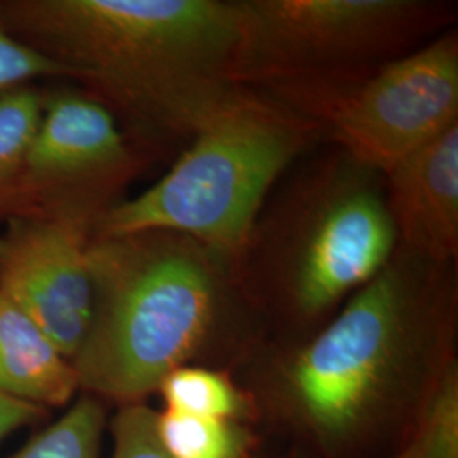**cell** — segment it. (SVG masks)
I'll return each instance as SVG.
<instances>
[{
    "instance_id": "4",
    "label": "cell",
    "mask_w": 458,
    "mask_h": 458,
    "mask_svg": "<svg viewBox=\"0 0 458 458\" xmlns=\"http://www.w3.org/2000/svg\"><path fill=\"white\" fill-rule=\"evenodd\" d=\"M319 130L311 117L243 87L197 130L160 181L100 214L94 236L175 233L238 267L265 199Z\"/></svg>"
},
{
    "instance_id": "5",
    "label": "cell",
    "mask_w": 458,
    "mask_h": 458,
    "mask_svg": "<svg viewBox=\"0 0 458 458\" xmlns=\"http://www.w3.org/2000/svg\"><path fill=\"white\" fill-rule=\"evenodd\" d=\"M342 157L312 174L285 202L259 265L238 268L265 323L280 319L295 333H311L397 251L380 174Z\"/></svg>"
},
{
    "instance_id": "1",
    "label": "cell",
    "mask_w": 458,
    "mask_h": 458,
    "mask_svg": "<svg viewBox=\"0 0 458 458\" xmlns=\"http://www.w3.org/2000/svg\"><path fill=\"white\" fill-rule=\"evenodd\" d=\"M457 314L455 265L397 250L321 327L267 340L240 384L311 458H391L457 363Z\"/></svg>"
},
{
    "instance_id": "6",
    "label": "cell",
    "mask_w": 458,
    "mask_h": 458,
    "mask_svg": "<svg viewBox=\"0 0 458 458\" xmlns=\"http://www.w3.org/2000/svg\"><path fill=\"white\" fill-rule=\"evenodd\" d=\"M240 87H260L323 126L327 111L450 9L414 0H242Z\"/></svg>"
},
{
    "instance_id": "18",
    "label": "cell",
    "mask_w": 458,
    "mask_h": 458,
    "mask_svg": "<svg viewBox=\"0 0 458 458\" xmlns=\"http://www.w3.org/2000/svg\"><path fill=\"white\" fill-rule=\"evenodd\" d=\"M41 77H66L65 70L0 26V96Z\"/></svg>"
},
{
    "instance_id": "16",
    "label": "cell",
    "mask_w": 458,
    "mask_h": 458,
    "mask_svg": "<svg viewBox=\"0 0 458 458\" xmlns=\"http://www.w3.org/2000/svg\"><path fill=\"white\" fill-rule=\"evenodd\" d=\"M391 458H458V361L446 370L410 438Z\"/></svg>"
},
{
    "instance_id": "19",
    "label": "cell",
    "mask_w": 458,
    "mask_h": 458,
    "mask_svg": "<svg viewBox=\"0 0 458 458\" xmlns=\"http://www.w3.org/2000/svg\"><path fill=\"white\" fill-rule=\"evenodd\" d=\"M48 412L0 394V443L19 429L39 423Z\"/></svg>"
},
{
    "instance_id": "20",
    "label": "cell",
    "mask_w": 458,
    "mask_h": 458,
    "mask_svg": "<svg viewBox=\"0 0 458 458\" xmlns=\"http://www.w3.org/2000/svg\"><path fill=\"white\" fill-rule=\"evenodd\" d=\"M282 458H311L304 450H301L299 446H294V445H291V448L287 450V454L284 455Z\"/></svg>"
},
{
    "instance_id": "14",
    "label": "cell",
    "mask_w": 458,
    "mask_h": 458,
    "mask_svg": "<svg viewBox=\"0 0 458 458\" xmlns=\"http://www.w3.org/2000/svg\"><path fill=\"white\" fill-rule=\"evenodd\" d=\"M43 109L45 96L26 85L0 96V213L13 211Z\"/></svg>"
},
{
    "instance_id": "17",
    "label": "cell",
    "mask_w": 458,
    "mask_h": 458,
    "mask_svg": "<svg viewBox=\"0 0 458 458\" xmlns=\"http://www.w3.org/2000/svg\"><path fill=\"white\" fill-rule=\"evenodd\" d=\"M113 457L172 458L158 435V412L147 403L117 408L111 421Z\"/></svg>"
},
{
    "instance_id": "8",
    "label": "cell",
    "mask_w": 458,
    "mask_h": 458,
    "mask_svg": "<svg viewBox=\"0 0 458 458\" xmlns=\"http://www.w3.org/2000/svg\"><path fill=\"white\" fill-rule=\"evenodd\" d=\"M138 158L114 113L89 92L45 98L13 211L96 217L136 172Z\"/></svg>"
},
{
    "instance_id": "15",
    "label": "cell",
    "mask_w": 458,
    "mask_h": 458,
    "mask_svg": "<svg viewBox=\"0 0 458 458\" xmlns=\"http://www.w3.org/2000/svg\"><path fill=\"white\" fill-rule=\"evenodd\" d=\"M107 404L83 394L53 425L9 458H100Z\"/></svg>"
},
{
    "instance_id": "13",
    "label": "cell",
    "mask_w": 458,
    "mask_h": 458,
    "mask_svg": "<svg viewBox=\"0 0 458 458\" xmlns=\"http://www.w3.org/2000/svg\"><path fill=\"white\" fill-rule=\"evenodd\" d=\"M158 435L172 458H251L260 446L251 425L174 411L158 412Z\"/></svg>"
},
{
    "instance_id": "7",
    "label": "cell",
    "mask_w": 458,
    "mask_h": 458,
    "mask_svg": "<svg viewBox=\"0 0 458 458\" xmlns=\"http://www.w3.org/2000/svg\"><path fill=\"white\" fill-rule=\"evenodd\" d=\"M458 123V36L380 66L325 115L344 155L380 175Z\"/></svg>"
},
{
    "instance_id": "2",
    "label": "cell",
    "mask_w": 458,
    "mask_h": 458,
    "mask_svg": "<svg viewBox=\"0 0 458 458\" xmlns=\"http://www.w3.org/2000/svg\"><path fill=\"white\" fill-rule=\"evenodd\" d=\"M96 312L72 360L83 394L147 403L183 365L234 374L262 346L265 319L226 257L165 231L92 236Z\"/></svg>"
},
{
    "instance_id": "12",
    "label": "cell",
    "mask_w": 458,
    "mask_h": 458,
    "mask_svg": "<svg viewBox=\"0 0 458 458\" xmlns=\"http://www.w3.org/2000/svg\"><path fill=\"white\" fill-rule=\"evenodd\" d=\"M165 411L259 425L253 397L233 372L204 365H183L165 377L158 387Z\"/></svg>"
},
{
    "instance_id": "3",
    "label": "cell",
    "mask_w": 458,
    "mask_h": 458,
    "mask_svg": "<svg viewBox=\"0 0 458 458\" xmlns=\"http://www.w3.org/2000/svg\"><path fill=\"white\" fill-rule=\"evenodd\" d=\"M0 26L153 132L194 136L240 89V2L16 0Z\"/></svg>"
},
{
    "instance_id": "10",
    "label": "cell",
    "mask_w": 458,
    "mask_h": 458,
    "mask_svg": "<svg viewBox=\"0 0 458 458\" xmlns=\"http://www.w3.org/2000/svg\"><path fill=\"white\" fill-rule=\"evenodd\" d=\"M397 250L435 265L458 255V123L387 174Z\"/></svg>"
},
{
    "instance_id": "9",
    "label": "cell",
    "mask_w": 458,
    "mask_h": 458,
    "mask_svg": "<svg viewBox=\"0 0 458 458\" xmlns=\"http://www.w3.org/2000/svg\"><path fill=\"white\" fill-rule=\"evenodd\" d=\"M96 217L16 214L0 233V294L75 359L96 312L89 248Z\"/></svg>"
},
{
    "instance_id": "11",
    "label": "cell",
    "mask_w": 458,
    "mask_h": 458,
    "mask_svg": "<svg viewBox=\"0 0 458 458\" xmlns=\"http://www.w3.org/2000/svg\"><path fill=\"white\" fill-rule=\"evenodd\" d=\"M79 391L72 360L26 312L0 294V394L49 411L70 404Z\"/></svg>"
}]
</instances>
